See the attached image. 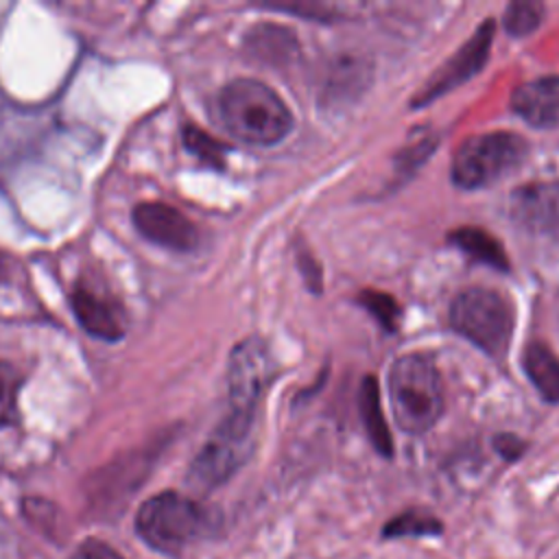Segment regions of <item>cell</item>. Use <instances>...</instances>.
Segmentation results:
<instances>
[{"label":"cell","instance_id":"9","mask_svg":"<svg viewBox=\"0 0 559 559\" xmlns=\"http://www.w3.org/2000/svg\"><path fill=\"white\" fill-rule=\"evenodd\" d=\"M511 221L537 236H559V181H533L509 197Z\"/></svg>","mask_w":559,"mask_h":559},{"label":"cell","instance_id":"12","mask_svg":"<svg viewBox=\"0 0 559 559\" xmlns=\"http://www.w3.org/2000/svg\"><path fill=\"white\" fill-rule=\"evenodd\" d=\"M72 310L81 328L103 341H118L124 334L120 314L114 304L92 293L87 286H76L72 290Z\"/></svg>","mask_w":559,"mask_h":559},{"label":"cell","instance_id":"27","mask_svg":"<svg viewBox=\"0 0 559 559\" xmlns=\"http://www.w3.org/2000/svg\"><path fill=\"white\" fill-rule=\"evenodd\" d=\"M2 269H4V264H2V258H0V277H2Z\"/></svg>","mask_w":559,"mask_h":559},{"label":"cell","instance_id":"26","mask_svg":"<svg viewBox=\"0 0 559 559\" xmlns=\"http://www.w3.org/2000/svg\"><path fill=\"white\" fill-rule=\"evenodd\" d=\"M297 258H299V266H301V271H304L308 284L312 286L314 293H319V290H321V286H319V266H317L314 260L308 255V251H306V253L299 251Z\"/></svg>","mask_w":559,"mask_h":559},{"label":"cell","instance_id":"4","mask_svg":"<svg viewBox=\"0 0 559 559\" xmlns=\"http://www.w3.org/2000/svg\"><path fill=\"white\" fill-rule=\"evenodd\" d=\"M526 153L524 138L511 131L472 135L452 155V181L463 190L491 186L520 168Z\"/></svg>","mask_w":559,"mask_h":559},{"label":"cell","instance_id":"8","mask_svg":"<svg viewBox=\"0 0 559 559\" xmlns=\"http://www.w3.org/2000/svg\"><path fill=\"white\" fill-rule=\"evenodd\" d=\"M493 39V20L483 22L474 35L424 83V87L411 98V107H426L435 98L443 96L445 92L459 87L461 83L469 81L478 74L489 57Z\"/></svg>","mask_w":559,"mask_h":559},{"label":"cell","instance_id":"19","mask_svg":"<svg viewBox=\"0 0 559 559\" xmlns=\"http://www.w3.org/2000/svg\"><path fill=\"white\" fill-rule=\"evenodd\" d=\"M544 17V4L533 0H515L504 11V31L511 37H526L533 33Z\"/></svg>","mask_w":559,"mask_h":559},{"label":"cell","instance_id":"2","mask_svg":"<svg viewBox=\"0 0 559 559\" xmlns=\"http://www.w3.org/2000/svg\"><path fill=\"white\" fill-rule=\"evenodd\" d=\"M389 395L402 430L421 435L443 411V389L435 365L421 354L400 356L389 369Z\"/></svg>","mask_w":559,"mask_h":559},{"label":"cell","instance_id":"16","mask_svg":"<svg viewBox=\"0 0 559 559\" xmlns=\"http://www.w3.org/2000/svg\"><path fill=\"white\" fill-rule=\"evenodd\" d=\"M450 242L480 264H487L498 271L509 269V260L502 245L480 227H459L450 234Z\"/></svg>","mask_w":559,"mask_h":559},{"label":"cell","instance_id":"25","mask_svg":"<svg viewBox=\"0 0 559 559\" xmlns=\"http://www.w3.org/2000/svg\"><path fill=\"white\" fill-rule=\"evenodd\" d=\"M273 9H280V11H301L306 17H317V20H330L332 17V9L330 7H319V4H269Z\"/></svg>","mask_w":559,"mask_h":559},{"label":"cell","instance_id":"17","mask_svg":"<svg viewBox=\"0 0 559 559\" xmlns=\"http://www.w3.org/2000/svg\"><path fill=\"white\" fill-rule=\"evenodd\" d=\"M367 74L369 70L360 66L358 59H338L328 72L325 98L343 100L347 96H356L358 90L367 85Z\"/></svg>","mask_w":559,"mask_h":559},{"label":"cell","instance_id":"6","mask_svg":"<svg viewBox=\"0 0 559 559\" xmlns=\"http://www.w3.org/2000/svg\"><path fill=\"white\" fill-rule=\"evenodd\" d=\"M513 321L509 299L502 293L483 286L465 288L450 306L452 328L493 358L504 356L511 341Z\"/></svg>","mask_w":559,"mask_h":559},{"label":"cell","instance_id":"23","mask_svg":"<svg viewBox=\"0 0 559 559\" xmlns=\"http://www.w3.org/2000/svg\"><path fill=\"white\" fill-rule=\"evenodd\" d=\"M70 559H124L109 544L100 539H85L76 546Z\"/></svg>","mask_w":559,"mask_h":559},{"label":"cell","instance_id":"11","mask_svg":"<svg viewBox=\"0 0 559 559\" xmlns=\"http://www.w3.org/2000/svg\"><path fill=\"white\" fill-rule=\"evenodd\" d=\"M513 111L537 129L559 124V74L520 85L511 96Z\"/></svg>","mask_w":559,"mask_h":559},{"label":"cell","instance_id":"22","mask_svg":"<svg viewBox=\"0 0 559 559\" xmlns=\"http://www.w3.org/2000/svg\"><path fill=\"white\" fill-rule=\"evenodd\" d=\"M17 389L20 380L11 365L0 362V428L17 421Z\"/></svg>","mask_w":559,"mask_h":559},{"label":"cell","instance_id":"7","mask_svg":"<svg viewBox=\"0 0 559 559\" xmlns=\"http://www.w3.org/2000/svg\"><path fill=\"white\" fill-rule=\"evenodd\" d=\"M271 378L273 358L269 354V347L255 336L240 341L231 349L227 365V389L231 408L255 411V404L260 402Z\"/></svg>","mask_w":559,"mask_h":559},{"label":"cell","instance_id":"20","mask_svg":"<svg viewBox=\"0 0 559 559\" xmlns=\"http://www.w3.org/2000/svg\"><path fill=\"white\" fill-rule=\"evenodd\" d=\"M183 144L186 148L197 155L201 162L214 166V168H221L223 162H225V146L221 142H216L212 135H207L205 131H201L199 127L194 124H188L183 127Z\"/></svg>","mask_w":559,"mask_h":559},{"label":"cell","instance_id":"21","mask_svg":"<svg viewBox=\"0 0 559 559\" xmlns=\"http://www.w3.org/2000/svg\"><path fill=\"white\" fill-rule=\"evenodd\" d=\"M358 301L373 314V319L386 330V332H395L397 323H400V306L391 295L384 293H376V290H365L360 293Z\"/></svg>","mask_w":559,"mask_h":559},{"label":"cell","instance_id":"13","mask_svg":"<svg viewBox=\"0 0 559 559\" xmlns=\"http://www.w3.org/2000/svg\"><path fill=\"white\" fill-rule=\"evenodd\" d=\"M247 50L264 63L286 66L297 55V39L293 31L277 24H258L247 33Z\"/></svg>","mask_w":559,"mask_h":559},{"label":"cell","instance_id":"24","mask_svg":"<svg viewBox=\"0 0 559 559\" xmlns=\"http://www.w3.org/2000/svg\"><path fill=\"white\" fill-rule=\"evenodd\" d=\"M493 445H496L498 454H502L509 461L518 459L524 452V448H526V443L522 439H518L515 435H498L493 439Z\"/></svg>","mask_w":559,"mask_h":559},{"label":"cell","instance_id":"3","mask_svg":"<svg viewBox=\"0 0 559 559\" xmlns=\"http://www.w3.org/2000/svg\"><path fill=\"white\" fill-rule=\"evenodd\" d=\"M253 437L255 411L231 408L194 456L188 483L201 491H210L229 480L253 452Z\"/></svg>","mask_w":559,"mask_h":559},{"label":"cell","instance_id":"18","mask_svg":"<svg viewBox=\"0 0 559 559\" xmlns=\"http://www.w3.org/2000/svg\"><path fill=\"white\" fill-rule=\"evenodd\" d=\"M443 522L424 509H408L393 520H389L382 528L384 539H400V537H430L441 535Z\"/></svg>","mask_w":559,"mask_h":559},{"label":"cell","instance_id":"10","mask_svg":"<svg viewBox=\"0 0 559 559\" xmlns=\"http://www.w3.org/2000/svg\"><path fill=\"white\" fill-rule=\"evenodd\" d=\"M133 225L138 231L166 249L190 251L199 242L194 223L177 207L159 201H144L133 207Z\"/></svg>","mask_w":559,"mask_h":559},{"label":"cell","instance_id":"1","mask_svg":"<svg viewBox=\"0 0 559 559\" xmlns=\"http://www.w3.org/2000/svg\"><path fill=\"white\" fill-rule=\"evenodd\" d=\"M218 116L234 138L260 146L280 142L293 127V116L284 100L255 79L227 83L218 94Z\"/></svg>","mask_w":559,"mask_h":559},{"label":"cell","instance_id":"5","mask_svg":"<svg viewBox=\"0 0 559 559\" xmlns=\"http://www.w3.org/2000/svg\"><path fill=\"white\" fill-rule=\"evenodd\" d=\"M135 528L151 548L177 555L207 528V513L192 498L177 491H162L140 507Z\"/></svg>","mask_w":559,"mask_h":559},{"label":"cell","instance_id":"14","mask_svg":"<svg viewBox=\"0 0 559 559\" xmlns=\"http://www.w3.org/2000/svg\"><path fill=\"white\" fill-rule=\"evenodd\" d=\"M524 371L537 393L546 400L557 404L559 402V358L539 341L531 343L524 349L522 358Z\"/></svg>","mask_w":559,"mask_h":559},{"label":"cell","instance_id":"15","mask_svg":"<svg viewBox=\"0 0 559 559\" xmlns=\"http://www.w3.org/2000/svg\"><path fill=\"white\" fill-rule=\"evenodd\" d=\"M358 406H360V415H362V424L365 430L369 435L371 445L382 454V456H393V439L389 432V426L384 421V413L380 406V391H378V382L367 376L362 380L360 386V395H358Z\"/></svg>","mask_w":559,"mask_h":559}]
</instances>
